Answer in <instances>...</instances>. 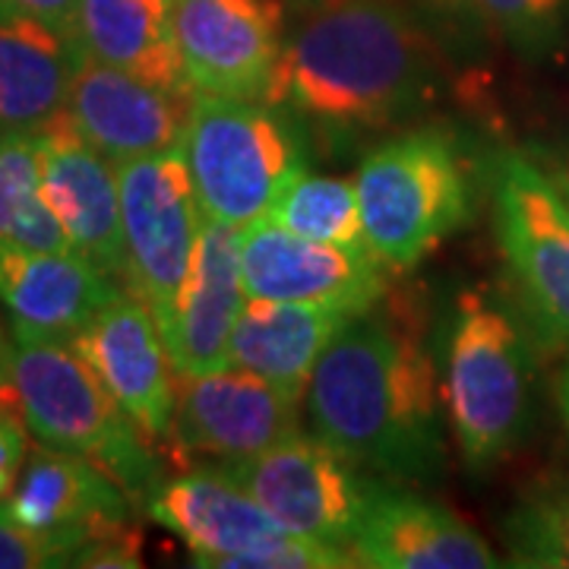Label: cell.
I'll use <instances>...</instances> for the list:
<instances>
[{
	"instance_id": "6da1fadb",
	"label": "cell",
	"mask_w": 569,
	"mask_h": 569,
	"mask_svg": "<svg viewBox=\"0 0 569 569\" xmlns=\"http://www.w3.org/2000/svg\"><path fill=\"white\" fill-rule=\"evenodd\" d=\"M310 430L383 481H427L447 462L443 383L411 298L351 317L307 383Z\"/></svg>"
},
{
	"instance_id": "7a4b0ae2",
	"label": "cell",
	"mask_w": 569,
	"mask_h": 569,
	"mask_svg": "<svg viewBox=\"0 0 569 569\" xmlns=\"http://www.w3.org/2000/svg\"><path fill=\"white\" fill-rule=\"evenodd\" d=\"M437 86V48L399 0H313L263 102L342 149L418 118Z\"/></svg>"
},
{
	"instance_id": "3957f363",
	"label": "cell",
	"mask_w": 569,
	"mask_h": 569,
	"mask_svg": "<svg viewBox=\"0 0 569 569\" xmlns=\"http://www.w3.org/2000/svg\"><path fill=\"white\" fill-rule=\"evenodd\" d=\"M443 406L471 471L503 462L531 425L535 358L526 326L485 284L456 295L443 326Z\"/></svg>"
},
{
	"instance_id": "277c9868",
	"label": "cell",
	"mask_w": 569,
	"mask_h": 569,
	"mask_svg": "<svg viewBox=\"0 0 569 569\" xmlns=\"http://www.w3.org/2000/svg\"><path fill=\"white\" fill-rule=\"evenodd\" d=\"M0 399L17 408L41 447L92 459L140 503L162 478L152 443L70 342L13 339Z\"/></svg>"
},
{
	"instance_id": "5b68a950",
	"label": "cell",
	"mask_w": 569,
	"mask_h": 569,
	"mask_svg": "<svg viewBox=\"0 0 569 569\" xmlns=\"http://www.w3.org/2000/svg\"><path fill=\"white\" fill-rule=\"evenodd\" d=\"M181 149L200 212L231 228L266 219L310 159L288 111L224 96H193Z\"/></svg>"
},
{
	"instance_id": "8992f818",
	"label": "cell",
	"mask_w": 569,
	"mask_h": 569,
	"mask_svg": "<svg viewBox=\"0 0 569 569\" xmlns=\"http://www.w3.org/2000/svg\"><path fill=\"white\" fill-rule=\"evenodd\" d=\"M367 247L408 272L471 216V178L447 130H408L373 146L358 168Z\"/></svg>"
},
{
	"instance_id": "52a82bcc",
	"label": "cell",
	"mask_w": 569,
	"mask_h": 569,
	"mask_svg": "<svg viewBox=\"0 0 569 569\" xmlns=\"http://www.w3.org/2000/svg\"><path fill=\"white\" fill-rule=\"evenodd\" d=\"M493 234L538 329L569 346V200L522 149H503L488 171Z\"/></svg>"
},
{
	"instance_id": "ba28073f",
	"label": "cell",
	"mask_w": 569,
	"mask_h": 569,
	"mask_svg": "<svg viewBox=\"0 0 569 569\" xmlns=\"http://www.w3.org/2000/svg\"><path fill=\"white\" fill-rule=\"evenodd\" d=\"M121 181L127 282L156 310L159 326L171 323L203 231L193 178L183 149L118 164Z\"/></svg>"
},
{
	"instance_id": "9c48e42d",
	"label": "cell",
	"mask_w": 569,
	"mask_h": 569,
	"mask_svg": "<svg viewBox=\"0 0 569 569\" xmlns=\"http://www.w3.org/2000/svg\"><path fill=\"white\" fill-rule=\"evenodd\" d=\"M219 468L250 490L288 531L348 550L373 490L380 488L365 468L348 462L313 433L288 437L253 459Z\"/></svg>"
},
{
	"instance_id": "30bf717a",
	"label": "cell",
	"mask_w": 569,
	"mask_h": 569,
	"mask_svg": "<svg viewBox=\"0 0 569 569\" xmlns=\"http://www.w3.org/2000/svg\"><path fill=\"white\" fill-rule=\"evenodd\" d=\"M301 399L234 365L209 373H178V406L168 440L178 452L212 456L219 466L244 462L301 433Z\"/></svg>"
},
{
	"instance_id": "8fae6325",
	"label": "cell",
	"mask_w": 569,
	"mask_h": 569,
	"mask_svg": "<svg viewBox=\"0 0 569 569\" xmlns=\"http://www.w3.org/2000/svg\"><path fill=\"white\" fill-rule=\"evenodd\" d=\"M247 298L365 313L389 295V266L370 247L310 241L272 219L241 228Z\"/></svg>"
},
{
	"instance_id": "7c38bea8",
	"label": "cell",
	"mask_w": 569,
	"mask_h": 569,
	"mask_svg": "<svg viewBox=\"0 0 569 569\" xmlns=\"http://www.w3.org/2000/svg\"><path fill=\"white\" fill-rule=\"evenodd\" d=\"M171 29L197 96L266 99L284 48L279 0H171Z\"/></svg>"
},
{
	"instance_id": "4fadbf2b",
	"label": "cell",
	"mask_w": 569,
	"mask_h": 569,
	"mask_svg": "<svg viewBox=\"0 0 569 569\" xmlns=\"http://www.w3.org/2000/svg\"><path fill=\"white\" fill-rule=\"evenodd\" d=\"M70 348L99 373L149 443L168 440L178 406V367L156 310L140 295L121 291L70 339Z\"/></svg>"
},
{
	"instance_id": "5bb4252c",
	"label": "cell",
	"mask_w": 569,
	"mask_h": 569,
	"mask_svg": "<svg viewBox=\"0 0 569 569\" xmlns=\"http://www.w3.org/2000/svg\"><path fill=\"white\" fill-rule=\"evenodd\" d=\"M193 96L171 92L80 51L67 114L114 164L181 149Z\"/></svg>"
},
{
	"instance_id": "9a60e30c",
	"label": "cell",
	"mask_w": 569,
	"mask_h": 569,
	"mask_svg": "<svg viewBox=\"0 0 569 569\" xmlns=\"http://www.w3.org/2000/svg\"><path fill=\"white\" fill-rule=\"evenodd\" d=\"M39 152L41 193L73 250L114 279H127L118 164L82 137L67 111L41 130Z\"/></svg>"
},
{
	"instance_id": "2e32d148",
	"label": "cell",
	"mask_w": 569,
	"mask_h": 569,
	"mask_svg": "<svg viewBox=\"0 0 569 569\" xmlns=\"http://www.w3.org/2000/svg\"><path fill=\"white\" fill-rule=\"evenodd\" d=\"M142 509L187 545L190 567L228 569L231 560L288 535L282 522L219 466L159 478L142 497Z\"/></svg>"
},
{
	"instance_id": "e0dca14e",
	"label": "cell",
	"mask_w": 569,
	"mask_h": 569,
	"mask_svg": "<svg viewBox=\"0 0 569 569\" xmlns=\"http://www.w3.org/2000/svg\"><path fill=\"white\" fill-rule=\"evenodd\" d=\"M351 553L370 569H493L497 553L452 509L399 488H377Z\"/></svg>"
},
{
	"instance_id": "ac0fdd59",
	"label": "cell",
	"mask_w": 569,
	"mask_h": 569,
	"mask_svg": "<svg viewBox=\"0 0 569 569\" xmlns=\"http://www.w3.org/2000/svg\"><path fill=\"white\" fill-rule=\"evenodd\" d=\"M123 288L80 253L0 250V307L13 339L70 342Z\"/></svg>"
},
{
	"instance_id": "d6986e66",
	"label": "cell",
	"mask_w": 569,
	"mask_h": 569,
	"mask_svg": "<svg viewBox=\"0 0 569 569\" xmlns=\"http://www.w3.org/2000/svg\"><path fill=\"white\" fill-rule=\"evenodd\" d=\"M3 507L26 529L80 550L104 531L127 526L130 493L92 459L41 447L26 459Z\"/></svg>"
},
{
	"instance_id": "ffe728a7",
	"label": "cell",
	"mask_w": 569,
	"mask_h": 569,
	"mask_svg": "<svg viewBox=\"0 0 569 569\" xmlns=\"http://www.w3.org/2000/svg\"><path fill=\"white\" fill-rule=\"evenodd\" d=\"M247 305L241 269V228L203 216L197 260L181 305L164 326V346L178 373H209L228 367L231 332Z\"/></svg>"
},
{
	"instance_id": "44dd1931",
	"label": "cell",
	"mask_w": 569,
	"mask_h": 569,
	"mask_svg": "<svg viewBox=\"0 0 569 569\" xmlns=\"http://www.w3.org/2000/svg\"><path fill=\"white\" fill-rule=\"evenodd\" d=\"M82 44L39 17L0 7V130L41 133L70 102Z\"/></svg>"
},
{
	"instance_id": "7402d4cb",
	"label": "cell",
	"mask_w": 569,
	"mask_h": 569,
	"mask_svg": "<svg viewBox=\"0 0 569 569\" xmlns=\"http://www.w3.org/2000/svg\"><path fill=\"white\" fill-rule=\"evenodd\" d=\"M348 320L351 313L336 307L247 298L241 320L231 332L228 361L260 373L263 380L288 392L305 396L323 351L332 346Z\"/></svg>"
},
{
	"instance_id": "603a6c76",
	"label": "cell",
	"mask_w": 569,
	"mask_h": 569,
	"mask_svg": "<svg viewBox=\"0 0 569 569\" xmlns=\"http://www.w3.org/2000/svg\"><path fill=\"white\" fill-rule=\"evenodd\" d=\"M77 39L96 61L171 92L197 96L171 29V0H80Z\"/></svg>"
},
{
	"instance_id": "cb8c5ba5",
	"label": "cell",
	"mask_w": 569,
	"mask_h": 569,
	"mask_svg": "<svg viewBox=\"0 0 569 569\" xmlns=\"http://www.w3.org/2000/svg\"><path fill=\"white\" fill-rule=\"evenodd\" d=\"M0 250L77 253L41 193L39 133L0 130Z\"/></svg>"
},
{
	"instance_id": "d4e9b609",
	"label": "cell",
	"mask_w": 569,
	"mask_h": 569,
	"mask_svg": "<svg viewBox=\"0 0 569 569\" xmlns=\"http://www.w3.org/2000/svg\"><path fill=\"white\" fill-rule=\"evenodd\" d=\"M266 219L310 241L367 247L358 183L342 181V178H323V174L305 171L279 197V203L272 206Z\"/></svg>"
},
{
	"instance_id": "484cf974",
	"label": "cell",
	"mask_w": 569,
	"mask_h": 569,
	"mask_svg": "<svg viewBox=\"0 0 569 569\" xmlns=\"http://www.w3.org/2000/svg\"><path fill=\"white\" fill-rule=\"evenodd\" d=\"M503 538L516 567L569 569V485L526 497L503 522Z\"/></svg>"
},
{
	"instance_id": "4316f807",
	"label": "cell",
	"mask_w": 569,
	"mask_h": 569,
	"mask_svg": "<svg viewBox=\"0 0 569 569\" xmlns=\"http://www.w3.org/2000/svg\"><path fill=\"white\" fill-rule=\"evenodd\" d=\"M478 13L526 61H541L563 39L569 0H475Z\"/></svg>"
},
{
	"instance_id": "83f0119b",
	"label": "cell",
	"mask_w": 569,
	"mask_h": 569,
	"mask_svg": "<svg viewBox=\"0 0 569 569\" xmlns=\"http://www.w3.org/2000/svg\"><path fill=\"white\" fill-rule=\"evenodd\" d=\"M73 553V545L26 529L7 512V507L0 509V569L70 567Z\"/></svg>"
},
{
	"instance_id": "f1b7e54d",
	"label": "cell",
	"mask_w": 569,
	"mask_h": 569,
	"mask_svg": "<svg viewBox=\"0 0 569 569\" xmlns=\"http://www.w3.org/2000/svg\"><path fill=\"white\" fill-rule=\"evenodd\" d=\"M70 567L82 569H140L142 567V535L130 526L104 531L99 538H92L89 545H82Z\"/></svg>"
},
{
	"instance_id": "f546056e",
	"label": "cell",
	"mask_w": 569,
	"mask_h": 569,
	"mask_svg": "<svg viewBox=\"0 0 569 569\" xmlns=\"http://www.w3.org/2000/svg\"><path fill=\"white\" fill-rule=\"evenodd\" d=\"M22 466H26V425L17 408L0 399V503L10 500Z\"/></svg>"
},
{
	"instance_id": "4dcf8cb0",
	"label": "cell",
	"mask_w": 569,
	"mask_h": 569,
	"mask_svg": "<svg viewBox=\"0 0 569 569\" xmlns=\"http://www.w3.org/2000/svg\"><path fill=\"white\" fill-rule=\"evenodd\" d=\"M3 10H20L29 17H39L48 26L61 29L63 36L77 39V17H80V0H0Z\"/></svg>"
},
{
	"instance_id": "1f68e13d",
	"label": "cell",
	"mask_w": 569,
	"mask_h": 569,
	"mask_svg": "<svg viewBox=\"0 0 569 569\" xmlns=\"http://www.w3.org/2000/svg\"><path fill=\"white\" fill-rule=\"evenodd\" d=\"M529 156L548 171L550 181L557 183L560 193L569 200V140L535 142L529 149Z\"/></svg>"
},
{
	"instance_id": "d6a6232c",
	"label": "cell",
	"mask_w": 569,
	"mask_h": 569,
	"mask_svg": "<svg viewBox=\"0 0 569 569\" xmlns=\"http://www.w3.org/2000/svg\"><path fill=\"white\" fill-rule=\"evenodd\" d=\"M421 3H425L433 17H440V20L449 22H462L468 20L471 13H478V3H475V0H421Z\"/></svg>"
},
{
	"instance_id": "836d02e7",
	"label": "cell",
	"mask_w": 569,
	"mask_h": 569,
	"mask_svg": "<svg viewBox=\"0 0 569 569\" xmlns=\"http://www.w3.org/2000/svg\"><path fill=\"white\" fill-rule=\"evenodd\" d=\"M10 336H7V326L0 320V392L7 387V370H10V355H13V339Z\"/></svg>"
},
{
	"instance_id": "e575fe53",
	"label": "cell",
	"mask_w": 569,
	"mask_h": 569,
	"mask_svg": "<svg viewBox=\"0 0 569 569\" xmlns=\"http://www.w3.org/2000/svg\"><path fill=\"white\" fill-rule=\"evenodd\" d=\"M557 399H560V411H563V421H567L569 430V361L560 373V387H557Z\"/></svg>"
}]
</instances>
